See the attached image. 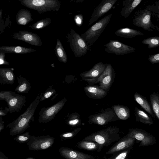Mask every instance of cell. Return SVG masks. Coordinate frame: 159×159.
<instances>
[{
    "label": "cell",
    "mask_w": 159,
    "mask_h": 159,
    "mask_svg": "<svg viewBox=\"0 0 159 159\" xmlns=\"http://www.w3.org/2000/svg\"><path fill=\"white\" fill-rule=\"evenodd\" d=\"M43 93H42L39 94L25 112L7 125L6 128L10 129L9 134L10 135L22 134L30 127V123L34 121L35 110Z\"/></svg>",
    "instance_id": "obj_1"
},
{
    "label": "cell",
    "mask_w": 159,
    "mask_h": 159,
    "mask_svg": "<svg viewBox=\"0 0 159 159\" xmlns=\"http://www.w3.org/2000/svg\"><path fill=\"white\" fill-rule=\"evenodd\" d=\"M120 138L119 129L112 126L93 133L86 137L84 139L97 143L99 145L98 152H99L103 147H108Z\"/></svg>",
    "instance_id": "obj_2"
},
{
    "label": "cell",
    "mask_w": 159,
    "mask_h": 159,
    "mask_svg": "<svg viewBox=\"0 0 159 159\" xmlns=\"http://www.w3.org/2000/svg\"><path fill=\"white\" fill-rule=\"evenodd\" d=\"M21 4L29 8L42 14L48 11H57L61 5L58 0H18Z\"/></svg>",
    "instance_id": "obj_3"
},
{
    "label": "cell",
    "mask_w": 159,
    "mask_h": 159,
    "mask_svg": "<svg viewBox=\"0 0 159 159\" xmlns=\"http://www.w3.org/2000/svg\"><path fill=\"white\" fill-rule=\"evenodd\" d=\"M112 16H105L92 26L81 35L90 47L98 39L110 22Z\"/></svg>",
    "instance_id": "obj_4"
},
{
    "label": "cell",
    "mask_w": 159,
    "mask_h": 159,
    "mask_svg": "<svg viewBox=\"0 0 159 159\" xmlns=\"http://www.w3.org/2000/svg\"><path fill=\"white\" fill-rule=\"evenodd\" d=\"M66 38L75 57L84 56L90 50V47L81 36L72 29L67 33Z\"/></svg>",
    "instance_id": "obj_5"
},
{
    "label": "cell",
    "mask_w": 159,
    "mask_h": 159,
    "mask_svg": "<svg viewBox=\"0 0 159 159\" xmlns=\"http://www.w3.org/2000/svg\"><path fill=\"white\" fill-rule=\"evenodd\" d=\"M0 100L7 103L9 113L18 112L26 105L25 96L11 91H2L0 92Z\"/></svg>",
    "instance_id": "obj_6"
},
{
    "label": "cell",
    "mask_w": 159,
    "mask_h": 159,
    "mask_svg": "<svg viewBox=\"0 0 159 159\" xmlns=\"http://www.w3.org/2000/svg\"><path fill=\"white\" fill-rule=\"evenodd\" d=\"M153 13L145 9L135 12L133 20V24L150 32L159 30V28L152 21Z\"/></svg>",
    "instance_id": "obj_7"
},
{
    "label": "cell",
    "mask_w": 159,
    "mask_h": 159,
    "mask_svg": "<svg viewBox=\"0 0 159 159\" xmlns=\"http://www.w3.org/2000/svg\"><path fill=\"white\" fill-rule=\"evenodd\" d=\"M67 100L64 98L51 106L42 108L39 113L38 121L40 123H46L51 121L62 108Z\"/></svg>",
    "instance_id": "obj_8"
},
{
    "label": "cell",
    "mask_w": 159,
    "mask_h": 159,
    "mask_svg": "<svg viewBox=\"0 0 159 159\" xmlns=\"http://www.w3.org/2000/svg\"><path fill=\"white\" fill-rule=\"evenodd\" d=\"M55 138L49 135L41 136H31L27 143L29 149L42 150L51 147L55 141Z\"/></svg>",
    "instance_id": "obj_9"
},
{
    "label": "cell",
    "mask_w": 159,
    "mask_h": 159,
    "mask_svg": "<svg viewBox=\"0 0 159 159\" xmlns=\"http://www.w3.org/2000/svg\"><path fill=\"white\" fill-rule=\"evenodd\" d=\"M89 123L98 125H104L109 123L116 121L119 119L112 109L108 108L97 114L90 115L89 117Z\"/></svg>",
    "instance_id": "obj_10"
},
{
    "label": "cell",
    "mask_w": 159,
    "mask_h": 159,
    "mask_svg": "<svg viewBox=\"0 0 159 159\" xmlns=\"http://www.w3.org/2000/svg\"><path fill=\"white\" fill-rule=\"evenodd\" d=\"M104 46L106 52L116 55L127 54L134 52L136 50L134 48L116 40H110Z\"/></svg>",
    "instance_id": "obj_11"
},
{
    "label": "cell",
    "mask_w": 159,
    "mask_h": 159,
    "mask_svg": "<svg viewBox=\"0 0 159 159\" xmlns=\"http://www.w3.org/2000/svg\"><path fill=\"white\" fill-rule=\"evenodd\" d=\"M106 67L102 74L93 84H99V87L107 91L113 82L115 72L110 63H107Z\"/></svg>",
    "instance_id": "obj_12"
},
{
    "label": "cell",
    "mask_w": 159,
    "mask_h": 159,
    "mask_svg": "<svg viewBox=\"0 0 159 159\" xmlns=\"http://www.w3.org/2000/svg\"><path fill=\"white\" fill-rule=\"evenodd\" d=\"M118 0H102L94 9L88 25H91L99 18L107 12L114 6Z\"/></svg>",
    "instance_id": "obj_13"
},
{
    "label": "cell",
    "mask_w": 159,
    "mask_h": 159,
    "mask_svg": "<svg viewBox=\"0 0 159 159\" xmlns=\"http://www.w3.org/2000/svg\"><path fill=\"white\" fill-rule=\"evenodd\" d=\"M11 36L13 39L23 41L34 46L40 47L42 44V42L38 34L25 30L14 32Z\"/></svg>",
    "instance_id": "obj_14"
},
{
    "label": "cell",
    "mask_w": 159,
    "mask_h": 159,
    "mask_svg": "<svg viewBox=\"0 0 159 159\" xmlns=\"http://www.w3.org/2000/svg\"><path fill=\"white\" fill-rule=\"evenodd\" d=\"M107 65V64L99 62L95 64L90 70L81 73L80 75L84 80L93 84L102 74Z\"/></svg>",
    "instance_id": "obj_15"
},
{
    "label": "cell",
    "mask_w": 159,
    "mask_h": 159,
    "mask_svg": "<svg viewBox=\"0 0 159 159\" xmlns=\"http://www.w3.org/2000/svg\"><path fill=\"white\" fill-rule=\"evenodd\" d=\"M59 152L66 159H95L92 155L67 147H61Z\"/></svg>",
    "instance_id": "obj_16"
},
{
    "label": "cell",
    "mask_w": 159,
    "mask_h": 159,
    "mask_svg": "<svg viewBox=\"0 0 159 159\" xmlns=\"http://www.w3.org/2000/svg\"><path fill=\"white\" fill-rule=\"evenodd\" d=\"M135 139L127 135L119 140L106 152L107 154H113L116 152L126 149L134 143Z\"/></svg>",
    "instance_id": "obj_17"
},
{
    "label": "cell",
    "mask_w": 159,
    "mask_h": 159,
    "mask_svg": "<svg viewBox=\"0 0 159 159\" xmlns=\"http://www.w3.org/2000/svg\"><path fill=\"white\" fill-rule=\"evenodd\" d=\"M127 135L140 141L141 145L143 146L149 145L153 140L151 135L137 129H130Z\"/></svg>",
    "instance_id": "obj_18"
},
{
    "label": "cell",
    "mask_w": 159,
    "mask_h": 159,
    "mask_svg": "<svg viewBox=\"0 0 159 159\" xmlns=\"http://www.w3.org/2000/svg\"><path fill=\"white\" fill-rule=\"evenodd\" d=\"M86 95L89 98L93 99H101L107 95V92L99 86H88L84 88Z\"/></svg>",
    "instance_id": "obj_19"
},
{
    "label": "cell",
    "mask_w": 159,
    "mask_h": 159,
    "mask_svg": "<svg viewBox=\"0 0 159 159\" xmlns=\"http://www.w3.org/2000/svg\"><path fill=\"white\" fill-rule=\"evenodd\" d=\"M142 0H124L120 15L124 18H128L134 9L140 4Z\"/></svg>",
    "instance_id": "obj_20"
},
{
    "label": "cell",
    "mask_w": 159,
    "mask_h": 159,
    "mask_svg": "<svg viewBox=\"0 0 159 159\" xmlns=\"http://www.w3.org/2000/svg\"><path fill=\"white\" fill-rule=\"evenodd\" d=\"M13 68H0V83L1 84H13L15 75Z\"/></svg>",
    "instance_id": "obj_21"
},
{
    "label": "cell",
    "mask_w": 159,
    "mask_h": 159,
    "mask_svg": "<svg viewBox=\"0 0 159 159\" xmlns=\"http://www.w3.org/2000/svg\"><path fill=\"white\" fill-rule=\"evenodd\" d=\"M36 50L31 48L20 46L0 47V52L6 53L24 54L34 52Z\"/></svg>",
    "instance_id": "obj_22"
},
{
    "label": "cell",
    "mask_w": 159,
    "mask_h": 159,
    "mask_svg": "<svg viewBox=\"0 0 159 159\" xmlns=\"http://www.w3.org/2000/svg\"><path fill=\"white\" fill-rule=\"evenodd\" d=\"M17 24L20 25H26L33 20L30 12L25 9L20 10L16 15Z\"/></svg>",
    "instance_id": "obj_23"
},
{
    "label": "cell",
    "mask_w": 159,
    "mask_h": 159,
    "mask_svg": "<svg viewBox=\"0 0 159 159\" xmlns=\"http://www.w3.org/2000/svg\"><path fill=\"white\" fill-rule=\"evenodd\" d=\"M115 33L118 36L127 38H132L137 36L144 35L140 31L127 27L118 29Z\"/></svg>",
    "instance_id": "obj_24"
},
{
    "label": "cell",
    "mask_w": 159,
    "mask_h": 159,
    "mask_svg": "<svg viewBox=\"0 0 159 159\" xmlns=\"http://www.w3.org/2000/svg\"><path fill=\"white\" fill-rule=\"evenodd\" d=\"M112 107L119 119L126 120L130 117V112L128 107L120 105H115Z\"/></svg>",
    "instance_id": "obj_25"
},
{
    "label": "cell",
    "mask_w": 159,
    "mask_h": 159,
    "mask_svg": "<svg viewBox=\"0 0 159 159\" xmlns=\"http://www.w3.org/2000/svg\"><path fill=\"white\" fill-rule=\"evenodd\" d=\"M18 85L15 91L18 93H27L31 89V85L28 80L20 75L17 77Z\"/></svg>",
    "instance_id": "obj_26"
},
{
    "label": "cell",
    "mask_w": 159,
    "mask_h": 159,
    "mask_svg": "<svg viewBox=\"0 0 159 159\" xmlns=\"http://www.w3.org/2000/svg\"><path fill=\"white\" fill-rule=\"evenodd\" d=\"M134 98L135 101L142 108L151 115L152 117H154V115L152 111V108L145 98L136 92L134 94Z\"/></svg>",
    "instance_id": "obj_27"
},
{
    "label": "cell",
    "mask_w": 159,
    "mask_h": 159,
    "mask_svg": "<svg viewBox=\"0 0 159 159\" xmlns=\"http://www.w3.org/2000/svg\"><path fill=\"white\" fill-rule=\"evenodd\" d=\"M55 51L57 58L60 62L64 63L67 62L68 57L67 54L61 41L58 39L57 40Z\"/></svg>",
    "instance_id": "obj_28"
},
{
    "label": "cell",
    "mask_w": 159,
    "mask_h": 159,
    "mask_svg": "<svg viewBox=\"0 0 159 159\" xmlns=\"http://www.w3.org/2000/svg\"><path fill=\"white\" fill-rule=\"evenodd\" d=\"M135 115L137 121L149 125L153 124L152 118L144 111L136 107H135Z\"/></svg>",
    "instance_id": "obj_29"
},
{
    "label": "cell",
    "mask_w": 159,
    "mask_h": 159,
    "mask_svg": "<svg viewBox=\"0 0 159 159\" xmlns=\"http://www.w3.org/2000/svg\"><path fill=\"white\" fill-rule=\"evenodd\" d=\"M77 147L81 149L90 151H98L99 148V145L96 142L87 141L83 139L77 143Z\"/></svg>",
    "instance_id": "obj_30"
},
{
    "label": "cell",
    "mask_w": 159,
    "mask_h": 159,
    "mask_svg": "<svg viewBox=\"0 0 159 159\" xmlns=\"http://www.w3.org/2000/svg\"><path fill=\"white\" fill-rule=\"evenodd\" d=\"M150 99L152 110L159 120V96L153 93L151 95Z\"/></svg>",
    "instance_id": "obj_31"
},
{
    "label": "cell",
    "mask_w": 159,
    "mask_h": 159,
    "mask_svg": "<svg viewBox=\"0 0 159 159\" xmlns=\"http://www.w3.org/2000/svg\"><path fill=\"white\" fill-rule=\"evenodd\" d=\"M51 23V19L48 17L38 20L32 25H29V28L34 30H39L44 28Z\"/></svg>",
    "instance_id": "obj_32"
},
{
    "label": "cell",
    "mask_w": 159,
    "mask_h": 159,
    "mask_svg": "<svg viewBox=\"0 0 159 159\" xmlns=\"http://www.w3.org/2000/svg\"><path fill=\"white\" fill-rule=\"evenodd\" d=\"M142 43L147 45L148 48H152L159 46V36H153L143 39Z\"/></svg>",
    "instance_id": "obj_33"
},
{
    "label": "cell",
    "mask_w": 159,
    "mask_h": 159,
    "mask_svg": "<svg viewBox=\"0 0 159 159\" xmlns=\"http://www.w3.org/2000/svg\"><path fill=\"white\" fill-rule=\"evenodd\" d=\"M66 123L68 125L71 126H76L80 125L81 120L80 115L77 113L71 114L68 116Z\"/></svg>",
    "instance_id": "obj_34"
},
{
    "label": "cell",
    "mask_w": 159,
    "mask_h": 159,
    "mask_svg": "<svg viewBox=\"0 0 159 159\" xmlns=\"http://www.w3.org/2000/svg\"><path fill=\"white\" fill-rule=\"evenodd\" d=\"M31 135L29 132L19 134L14 139V140L19 143H26L29 141Z\"/></svg>",
    "instance_id": "obj_35"
},
{
    "label": "cell",
    "mask_w": 159,
    "mask_h": 159,
    "mask_svg": "<svg viewBox=\"0 0 159 159\" xmlns=\"http://www.w3.org/2000/svg\"><path fill=\"white\" fill-rule=\"evenodd\" d=\"M81 130V128H78L72 131L61 134L60 135V136L61 138V140L70 139L76 136Z\"/></svg>",
    "instance_id": "obj_36"
},
{
    "label": "cell",
    "mask_w": 159,
    "mask_h": 159,
    "mask_svg": "<svg viewBox=\"0 0 159 159\" xmlns=\"http://www.w3.org/2000/svg\"><path fill=\"white\" fill-rule=\"evenodd\" d=\"M56 93V91L53 89V85L49 86L43 94L40 99V102L46 100L51 96L54 95Z\"/></svg>",
    "instance_id": "obj_37"
},
{
    "label": "cell",
    "mask_w": 159,
    "mask_h": 159,
    "mask_svg": "<svg viewBox=\"0 0 159 159\" xmlns=\"http://www.w3.org/2000/svg\"><path fill=\"white\" fill-rule=\"evenodd\" d=\"M127 149L115 152L112 154L111 157L109 158V159H125L129 152V150Z\"/></svg>",
    "instance_id": "obj_38"
},
{
    "label": "cell",
    "mask_w": 159,
    "mask_h": 159,
    "mask_svg": "<svg viewBox=\"0 0 159 159\" xmlns=\"http://www.w3.org/2000/svg\"><path fill=\"white\" fill-rule=\"evenodd\" d=\"M145 9L154 14H159V1L154 2V4L147 6Z\"/></svg>",
    "instance_id": "obj_39"
},
{
    "label": "cell",
    "mask_w": 159,
    "mask_h": 159,
    "mask_svg": "<svg viewBox=\"0 0 159 159\" xmlns=\"http://www.w3.org/2000/svg\"><path fill=\"white\" fill-rule=\"evenodd\" d=\"M148 60L152 64L159 63V52L149 56Z\"/></svg>",
    "instance_id": "obj_40"
},
{
    "label": "cell",
    "mask_w": 159,
    "mask_h": 159,
    "mask_svg": "<svg viewBox=\"0 0 159 159\" xmlns=\"http://www.w3.org/2000/svg\"><path fill=\"white\" fill-rule=\"evenodd\" d=\"M0 64L9 65V63L5 59V53L3 52H0Z\"/></svg>",
    "instance_id": "obj_41"
},
{
    "label": "cell",
    "mask_w": 159,
    "mask_h": 159,
    "mask_svg": "<svg viewBox=\"0 0 159 159\" xmlns=\"http://www.w3.org/2000/svg\"><path fill=\"white\" fill-rule=\"evenodd\" d=\"M9 112V110L8 107H5L4 109L0 110V116H5Z\"/></svg>",
    "instance_id": "obj_42"
},
{
    "label": "cell",
    "mask_w": 159,
    "mask_h": 159,
    "mask_svg": "<svg viewBox=\"0 0 159 159\" xmlns=\"http://www.w3.org/2000/svg\"><path fill=\"white\" fill-rule=\"evenodd\" d=\"M5 122L3 121L2 116H0V132L4 129V124Z\"/></svg>",
    "instance_id": "obj_43"
},
{
    "label": "cell",
    "mask_w": 159,
    "mask_h": 159,
    "mask_svg": "<svg viewBox=\"0 0 159 159\" xmlns=\"http://www.w3.org/2000/svg\"><path fill=\"white\" fill-rule=\"evenodd\" d=\"M81 16V15H78L79 20L76 16H75V21L77 25H80L81 23H82V20H81V18H80Z\"/></svg>",
    "instance_id": "obj_44"
},
{
    "label": "cell",
    "mask_w": 159,
    "mask_h": 159,
    "mask_svg": "<svg viewBox=\"0 0 159 159\" xmlns=\"http://www.w3.org/2000/svg\"><path fill=\"white\" fill-rule=\"evenodd\" d=\"M0 159H8L4 153L1 151L0 152Z\"/></svg>",
    "instance_id": "obj_45"
},
{
    "label": "cell",
    "mask_w": 159,
    "mask_h": 159,
    "mask_svg": "<svg viewBox=\"0 0 159 159\" xmlns=\"http://www.w3.org/2000/svg\"><path fill=\"white\" fill-rule=\"evenodd\" d=\"M155 16L159 20V14H154Z\"/></svg>",
    "instance_id": "obj_46"
},
{
    "label": "cell",
    "mask_w": 159,
    "mask_h": 159,
    "mask_svg": "<svg viewBox=\"0 0 159 159\" xmlns=\"http://www.w3.org/2000/svg\"><path fill=\"white\" fill-rule=\"evenodd\" d=\"M110 159L109 158H105V159Z\"/></svg>",
    "instance_id": "obj_47"
},
{
    "label": "cell",
    "mask_w": 159,
    "mask_h": 159,
    "mask_svg": "<svg viewBox=\"0 0 159 159\" xmlns=\"http://www.w3.org/2000/svg\"><path fill=\"white\" fill-rule=\"evenodd\" d=\"M33 159L30 158V159Z\"/></svg>",
    "instance_id": "obj_48"
},
{
    "label": "cell",
    "mask_w": 159,
    "mask_h": 159,
    "mask_svg": "<svg viewBox=\"0 0 159 159\" xmlns=\"http://www.w3.org/2000/svg\"></svg>",
    "instance_id": "obj_49"
}]
</instances>
